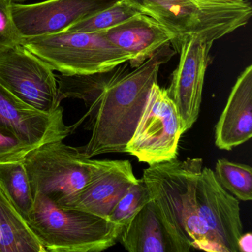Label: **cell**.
<instances>
[{
  "instance_id": "9",
  "label": "cell",
  "mask_w": 252,
  "mask_h": 252,
  "mask_svg": "<svg viewBox=\"0 0 252 252\" xmlns=\"http://www.w3.org/2000/svg\"><path fill=\"white\" fill-rule=\"evenodd\" d=\"M200 217L220 252H238L237 241L243 234L239 200L222 187L210 168L203 167L196 188Z\"/></svg>"
},
{
  "instance_id": "7",
  "label": "cell",
  "mask_w": 252,
  "mask_h": 252,
  "mask_svg": "<svg viewBox=\"0 0 252 252\" xmlns=\"http://www.w3.org/2000/svg\"><path fill=\"white\" fill-rule=\"evenodd\" d=\"M183 132L179 113L167 91L155 83L125 153L149 166L177 158Z\"/></svg>"
},
{
  "instance_id": "14",
  "label": "cell",
  "mask_w": 252,
  "mask_h": 252,
  "mask_svg": "<svg viewBox=\"0 0 252 252\" xmlns=\"http://www.w3.org/2000/svg\"><path fill=\"white\" fill-rule=\"evenodd\" d=\"M252 136V65L238 76L215 126V145L230 151Z\"/></svg>"
},
{
  "instance_id": "21",
  "label": "cell",
  "mask_w": 252,
  "mask_h": 252,
  "mask_svg": "<svg viewBox=\"0 0 252 252\" xmlns=\"http://www.w3.org/2000/svg\"><path fill=\"white\" fill-rule=\"evenodd\" d=\"M214 172L220 184L236 198L242 201L252 200V169L250 166L220 158L217 161Z\"/></svg>"
},
{
  "instance_id": "25",
  "label": "cell",
  "mask_w": 252,
  "mask_h": 252,
  "mask_svg": "<svg viewBox=\"0 0 252 252\" xmlns=\"http://www.w3.org/2000/svg\"><path fill=\"white\" fill-rule=\"evenodd\" d=\"M237 249L238 252H252V234L248 232L240 236L237 241Z\"/></svg>"
},
{
  "instance_id": "2",
  "label": "cell",
  "mask_w": 252,
  "mask_h": 252,
  "mask_svg": "<svg viewBox=\"0 0 252 252\" xmlns=\"http://www.w3.org/2000/svg\"><path fill=\"white\" fill-rule=\"evenodd\" d=\"M199 158L174 159L150 165L142 180L152 201L166 228L175 252H188L191 248L220 252L196 202V188L203 169Z\"/></svg>"
},
{
  "instance_id": "10",
  "label": "cell",
  "mask_w": 252,
  "mask_h": 252,
  "mask_svg": "<svg viewBox=\"0 0 252 252\" xmlns=\"http://www.w3.org/2000/svg\"><path fill=\"white\" fill-rule=\"evenodd\" d=\"M212 42L191 38L180 45V60L166 89L179 113L183 132L192 127L198 119L205 75L211 62Z\"/></svg>"
},
{
  "instance_id": "1",
  "label": "cell",
  "mask_w": 252,
  "mask_h": 252,
  "mask_svg": "<svg viewBox=\"0 0 252 252\" xmlns=\"http://www.w3.org/2000/svg\"><path fill=\"white\" fill-rule=\"evenodd\" d=\"M166 45L132 72H122L112 79L88 106L89 141L78 147L88 158L107 153H124L142 115L150 90L158 83L159 70L175 55Z\"/></svg>"
},
{
  "instance_id": "12",
  "label": "cell",
  "mask_w": 252,
  "mask_h": 252,
  "mask_svg": "<svg viewBox=\"0 0 252 252\" xmlns=\"http://www.w3.org/2000/svg\"><path fill=\"white\" fill-rule=\"evenodd\" d=\"M116 0H45L13 3V17L23 39L63 33L70 26L114 3Z\"/></svg>"
},
{
  "instance_id": "5",
  "label": "cell",
  "mask_w": 252,
  "mask_h": 252,
  "mask_svg": "<svg viewBox=\"0 0 252 252\" xmlns=\"http://www.w3.org/2000/svg\"><path fill=\"white\" fill-rule=\"evenodd\" d=\"M100 160L84 156L63 141L45 143L31 150L23 163L32 194H42L67 208L92 179Z\"/></svg>"
},
{
  "instance_id": "16",
  "label": "cell",
  "mask_w": 252,
  "mask_h": 252,
  "mask_svg": "<svg viewBox=\"0 0 252 252\" xmlns=\"http://www.w3.org/2000/svg\"><path fill=\"white\" fill-rule=\"evenodd\" d=\"M119 240L129 252H175L152 200L124 226Z\"/></svg>"
},
{
  "instance_id": "27",
  "label": "cell",
  "mask_w": 252,
  "mask_h": 252,
  "mask_svg": "<svg viewBox=\"0 0 252 252\" xmlns=\"http://www.w3.org/2000/svg\"><path fill=\"white\" fill-rule=\"evenodd\" d=\"M13 3L16 4H24L25 2L28 1V0H11Z\"/></svg>"
},
{
  "instance_id": "20",
  "label": "cell",
  "mask_w": 252,
  "mask_h": 252,
  "mask_svg": "<svg viewBox=\"0 0 252 252\" xmlns=\"http://www.w3.org/2000/svg\"><path fill=\"white\" fill-rule=\"evenodd\" d=\"M141 14L142 11L132 0H116L110 6L72 25L64 32H105Z\"/></svg>"
},
{
  "instance_id": "11",
  "label": "cell",
  "mask_w": 252,
  "mask_h": 252,
  "mask_svg": "<svg viewBox=\"0 0 252 252\" xmlns=\"http://www.w3.org/2000/svg\"><path fill=\"white\" fill-rule=\"evenodd\" d=\"M63 107L52 113L22 101L0 84V132L33 147L64 141L72 132L64 124Z\"/></svg>"
},
{
  "instance_id": "6",
  "label": "cell",
  "mask_w": 252,
  "mask_h": 252,
  "mask_svg": "<svg viewBox=\"0 0 252 252\" xmlns=\"http://www.w3.org/2000/svg\"><path fill=\"white\" fill-rule=\"evenodd\" d=\"M23 46L63 75L104 73L130 60L101 32H63L25 39Z\"/></svg>"
},
{
  "instance_id": "4",
  "label": "cell",
  "mask_w": 252,
  "mask_h": 252,
  "mask_svg": "<svg viewBox=\"0 0 252 252\" xmlns=\"http://www.w3.org/2000/svg\"><path fill=\"white\" fill-rule=\"evenodd\" d=\"M143 14L172 33L174 47L200 38L213 43L249 23L252 8L247 0L203 2L198 0H132Z\"/></svg>"
},
{
  "instance_id": "8",
  "label": "cell",
  "mask_w": 252,
  "mask_h": 252,
  "mask_svg": "<svg viewBox=\"0 0 252 252\" xmlns=\"http://www.w3.org/2000/svg\"><path fill=\"white\" fill-rule=\"evenodd\" d=\"M0 84L40 111L62 108L54 70L23 45L0 56Z\"/></svg>"
},
{
  "instance_id": "15",
  "label": "cell",
  "mask_w": 252,
  "mask_h": 252,
  "mask_svg": "<svg viewBox=\"0 0 252 252\" xmlns=\"http://www.w3.org/2000/svg\"><path fill=\"white\" fill-rule=\"evenodd\" d=\"M107 39L130 57L129 64L136 68L160 48L173 45L171 32L155 19L141 14L104 32Z\"/></svg>"
},
{
  "instance_id": "19",
  "label": "cell",
  "mask_w": 252,
  "mask_h": 252,
  "mask_svg": "<svg viewBox=\"0 0 252 252\" xmlns=\"http://www.w3.org/2000/svg\"><path fill=\"white\" fill-rule=\"evenodd\" d=\"M0 189L27 222L34 199L23 160L0 164Z\"/></svg>"
},
{
  "instance_id": "22",
  "label": "cell",
  "mask_w": 252,
  "mask_h": 252,
  "mask_svg": "<svg viewBox=\"0 0 252 252\" xmlns=\"http://www.w3.org/2000/svg\"><path fill=\"white\" fill-rule=\"evenodd\" d=\"M150 201L151 197L147 186L142 178L138 179L121 197L107 219L116 225L124 227Z\"/></svg>"
},
{
  "instance_id": "18",
  "label": "cell",
  "mask_w": 252,
  "mask_h": 252,
  "mask_svg": "<svg viewBox=\"0 0 252 252\" xmlns=\"http://www.w3.org/2000/svg\"><path fill=\"white\" fill-rule=\"evenodd\" d=\"M123 64L116 68L88 75H56L60 101L65 98H78L88 107L100 95L109 82L125 71Z\"/></svg>"
},
{
  "instance_id": "17",
  "label": "cell",
  "mask_w": 252,
  "mask_h": 252,
  "mask_svg": "<svg viewBox=\"0 0 252 252\" xmlns=\"http://www.w3.org/2000/svg\"><path fill=\"white\" fill-rule=\"evenodd\" d=\"M0 252H46L26 220L1 189Z\"/></svg>"
},
{
  "instance_id": "3",
  "label": "cell",
  "mask_w": 252,
  "mask_h": 252,
  "mask_svg": "<svg viewBox=\"0 0 252 252\" xmlns=\"http://www.w3.org/2000/svg\"><path fill=\"white\" fill-rule=\"evenodd\" d=\"M27 223L48 252H98L116 244L124 227L74 208L60 207L42 194L33 197Z\"/></svg>"
},
{
  "instance_id": "24",
  "label": "cell",
  "mask_w": 252,
  "mask_h": 252,
  "mask_svg": "<svg viewBox=\"0 0 252 252\" xmlns=\"http://www.w3.org/2000/svg\"><path fill=\"white\" fill-rule=\"evenodd\" d=\"M35 147L0 132V164L23 161Z\"/></svg>"
},
{
  "instance_id": "26",
  "label": "cell",
  "mask_w": 252,
  "mask_h": 252,
  "mask_svg": "<svg viewBox=\"0 0 252 252\" xmlns=\"http://www.w3.org/2000/svg\"><path fill=\"white\" fill-rule=\"evenodd\" d=\"M198 1H203V2H225V1H230V0H198Z\"/></svg>"
},
{
  "instance_id": "13",
  "label": "cell",
  "mask_w": 252,
  "mask_h": 252,
  "mask_svg": "<svg viewBox=\"0 0 252 252\" xmlns=\"http://www.w3.org/2000/svg\"><path fill=\"white\" fill-rule=\"evenodd\" d=\"M138 181L128 160H100L92 179L67 208L108 218L121 197Z\"/></svg>"
},
{
  "instance_id": "23",
  "label": "cell",
  "mask_w": 252,
  "mask_h": 252,
  "mask_svg": "<svg viewBox=\"0 0 252 252\" xmlns=\"http://www.w3.org/2000/svg\"><path fill=\"white\" fill-rule=\"evenodd\" d=\"M12 5L11 0H0V56L25 41L14 22Z\"/></svg>"
}]
</instances>
